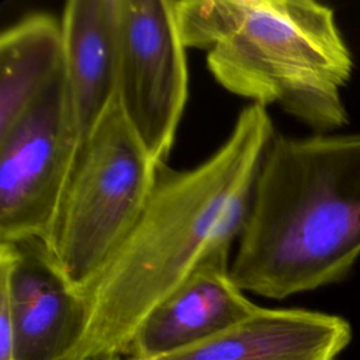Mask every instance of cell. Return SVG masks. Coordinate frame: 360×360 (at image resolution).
Wrapping results in <instances>:
<instances>
[{
    "label": "cell",
    "instance_id": "obj_7",
    "mask_svg": "<svg viewBox=\"0 0 360 360\" xmlns=\"http://www.w3.org/2000/svg\"><path fill=\"white\" fill-rule=\"evenodd\" d=\"M0 298L13 326V360H73L87 305L42 240L0 243Z\"/></svg>",
    "mask_w": 360,
    "mask_h": 360
},
{
    "label": "cell",
    "instance_id": "obj_11",
    "mask_svg": "<svg viewBox=\"0 0 360 360\" xmlns=\"http://www.w3.org/2000/svg\"><path fill=\"white\" fill-rule=\"evenodd\" d=\"M63 69L60 20L30 14L0 34V134L6 132Z\"/></svg>",
    "mask_w": 360,
    "mask_h": 360
},
{
    "label": "cell",
    "instance_id": "obj_4",
    "mask_svg": "<svg viewBox=\"0 0 360 360\" xmlns=\"http://www.w3.org/2000/svg\"><path fill=\"white\" fill-rule=\"evenodd\" d=\"M158 166L125 120L117 94L80 143L45 240L66 281L86 297L139 219Z\"/></svg>",
    "mask_w": 360,
    "mask_h": 360
},
{
    "label": "cell",
    "instance_id": "obj_5",
    "mask_svg": "<svg viewBox=\"0 0 360 360\" xmlns=\"http://www.w3.org/2000/svg\"><path fill=\"white\" fill-rule=\"evenodd\" d=\"M65 72L0 134V243H45L80 149Z\"/></svg>",
    "mask_w": 360,
    "mask_h": 360
},
{
    "label": "cell",
    "instance_id": "obj_1",
    "mask_svg": "<svg viewBox=\"0 0 360 360\" xmlns=\"http://www.w3.org/2000/svg\"><path fill=\"white\" fill-rule=\"evenodd\" d=\"M274 134L267 108L249 104L204 162L186 170L158 166L139 219L84 297L86 330L73 360L122 359L162 301L207 259L229 253Z\"/></svg>",
    "mask_w": 360,
    "mask_h": 360
},
{
    "label": "cell",
    "instance_id": "obj_8",
    "mask_svg": "<svg viewBox=\"0 0 360 360\" xmlns=\"http://www.w3.org/2000/svg\"><path fill=\"white\" fill-rule=\"evenodd\" d=\"M229 253L207 259L162 301L135 333L124 359L149 360L195 346L257 311L229 270Z\"/></svg>",
    "mask_w": 360,
    "mask_h": 360
},
{
    "label": "cell",
    "instance_id": "obj_3",
    "mask_svg": "<svg viewBox=\"0 0 360 360\" xmlns=\"http://www.w3.org/2000/svg\"><path fill=\"white\" fill-rule=\"evenodd\" d=\"M186 48L225 90L278 105L316 134L347 122L352 53L330 7L311 0H172Z\"/></svg>",
    "mask_w": 360,
    "mask_h": 360
},
{
    "label": "cell",
    "instance_id": "obj_2",
    "mask_svg": "<svg viewBox=\"0 0 360 360\" xmlns=\"http://www.w3.org/2000/svg\"><path fill=\"white\" fill-rule=\"evenodd\" d=\"M236 243L245 292L284 300L345 278L360 257V132L274 134Z\"/></svg>",
    "mask_w": 360,
    "mask_h": 360
},
{
    "label": "cell",
    "instance_id": "obj_9",
    "mask_svg": "<svg viewBox=\"0 0 360 360\" xmlns=\"http://www.w3.org/2000/svg\"><path fill=\"white\" fill-rule=\"evenodd\" d=\"M350 339V323L339 315L259 307L208 340L149 360H338Z\"/></svg>",
    "mask_w": 360,
    "mask_h": 360
},
{
    "label": "cell",
    "instance_id": "obj_10",
    "mask_svg": "<svg viewBox=\"0 0 360 360\" xmlns=\"http://www.w3.org/2000/svg\"><path fill=\"white\" fill-rule=\"evenodd\" d=\"M118 1L69 0L60 15L63 65L82 142L117 94Z\"/></svg>",
    "mask_w": 360,
    "mask_h": 360
},
{
    "label": "cell",
    "instance_id": "obj_6",
    "mask_svg": "<svg viewBox=\"0 0 360 360\" xmlns=\"http://www.w3.org/2000/svg\"><path fill=\"white\" fill-rule=\"evenodd\" d=\"M186 49L172 0L118 1L117 100L159 165L167 163L187 103Z\"/></svg>",
    "mask_w": 360,
    "mask_h": 360
}]
</instances>
